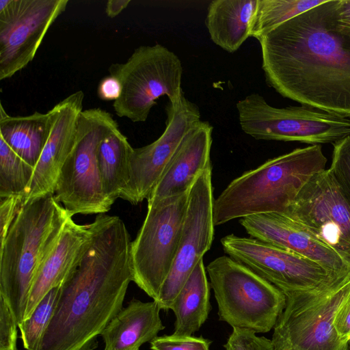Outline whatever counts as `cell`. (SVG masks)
Instances as JSON below:
<instances>
[{"label":"cell","mask_w":350,"mask_h":350,"mask_svg":"<svg viewBox=\"0 0 350 350\" xmlns=\"http://www.w3.org/2000/svg\"><path fill=\"white\" fill-rule=\"evenodd\" d=\"M225 254L275 286L284 293L329 286L350 276L331 271L292 251L254 238L230 234L221 239Z\"/></svg>","instance_id":"obj_11"},{"label":"cell","mask_w":350,"mask_h":350,"mask_svg":"<svg viewBox=\"0 0 350 350\" xmlns=\"http://www.w3.org/2000/svg\"><path fill=\"white\" fill-rule=\"evenodd\" d=\"M130 0H109L106 3L105 12L109 18H114L120 14L128 5Z\"/></svg>","instance_id":"obj_36"},{"label":"cell","mask_w":350,"mask_h":350,"mask_svg":"<svg viewBox=\"0 0 350 350\" xmlns=\"http://www.w3.org/2000/svg\"><path fill=\"white\" fill-rule=\"evenodd\" d=\"M156 301L133 299L112 319L101 336L104 350H139L164 329Z\"/></svg>","instance_id":"obj_20"},{"label":"cell","mask_w":350,"mask_h":350,"mask_svg":"<svg viewBox=\"0 0 350 350\" xmlns=\"http://www.w3.org/2000/svg\"><path fill=\"white\" fill-rule=\"evenodd\" d=\"M224 347L226 350H275L271 340L239 328H233Z\"/></svg>","instance_id":"obj_30"},{"label":"cell","mask_w":350,"mask_h":350,"mask_svg":"<svg viewBox=\"0 0 350 350\" xmlns=\"http://www.w3.org/2000/svg\"><path fill=\"white\" fill-rule=\"evenodd\" d=\"M69 215L49 195L21 208L0 246V297L18 325L25 320L33 281L55 247Z\"/></svg>","instance_id":"obj_3"},{"label":"cell","mask_w":350,"mask_h":350,"mask_svg":"<svg viewBox=\"0 0 350 350\" xmlns=\"http://www.w3.org/2000/svg\"><path fill=\"white\" fill-rule=\"evenodd\" d=\"M330 170L350 202V135L333 144Z\"/></svg>","instance_id":"obj_28"},{"label":"cell","mask_w":350,"mask_h":350,"mask_svg":"<svg viewBox=\"0 0 350 350\" xmlns=\"http://www.w3.org/2000/svg\"><path fill=\"white\" fill-rule=\"evenodd\" d=\"M283 213L350 265V202L330 168L314 175Z\"/></svg>","instance_id":"obj_12"},{"label":"cell","mask_w":350,"mask_h":350,"mask_svg":"<svg viewBox=\"0 0 350 350\" xmlns=\"http://www.w3.org/2000/svg\"><path fill=\"white\" fill-rule=\"evenodd\" d=\"M189 191L148 207L131 242L133 282L156 301L175 260L187 207Z\"/></svg>","instance_id":"obj_10"},{"label":"cell","mask_w":350,"mask_h":350,"mask_svg":"<svg viewBox=\"0 0 350 350\" xmlns=\"http://www.w3.org/2000/svg\"><path fill=\"white\" fill-rule=\"evenodd\" d=\"M0 203V243L5 239L10 228L23 205L22 197L12 196L1 198Z\"/></svg>","instance_id":"obj_32"},{"label":"cell","mask_w":350,"mask_h":350,"mask_svg":"<svg viewBox=\"0 0 350 350\" xmlns=\"http://www.w3.org/2000/svg\"><path fill=\"white\" fill-rule=\"evenodd\" d=\"M34 169L0 137V198L22 197L24 203L30 190Z\"/></svg>","instance_id":"obj_26"},{"label":"cell","mask_w":350,"mask_h":350,"mask_svg":"<svg viewBox=\"0 0 350 350\" xmlns=\"http://www.w3.org/2000/svg\"><path fill=\"white\" fill-rule=\"evenodd\" d=\"M117 126L112 115L100 108L81 113L77 144L61 169L53 194L70 217L103 214L111 208L103 191L96 154L102 139Z\"/></svg>","instance_id":"obj_9"},{"label":"cell","mask_w":350,"mask_h":350,"mask_svg":"<svg viewBox=\"0 0 350 350\" xmlns=\"http://www.w3.org/2000/svg\"><path fill=\"white\" fill-rule=\"evenodd\" d=\"M109 72L122 86L113 109L118 117L133 122H145L161 96L174 103L184 94L181 62L160 44L137 47L126 62L112 64Z\"/></svg>","instance_id":"obj_7"},{"label":"cell","mask_w":350,"mask_h":350,"mask_svg":"<svg viewBox=\"0 0 350 350\" xmlns=\"http://www.w3.org/2000/svg\"><path fill=\"white\" fill-rule=\"evenodd\" d=\"M267 84L284 98L350 118V38L334 0L280 25L260 41Z\"/></svg>","instance_id":"obj_1"},{"label":"cell","mask_w":350,"mask_h":350,"mask_svg":"<svg viewBox=\"0 0 350 350\" xmlns=\"http://www.w3.org/2000/svg\"><path fill=\"white\" fill-rule=\"evenodd\" d=\"M350 294V276L321 289L284 293V310L273 327L275 350H349L334 325Z\"/></svg>","instance_id":"obj_6"},{"label":"cell","mask_w":350,"mask_h":350,"mask_svg":"<svg viewBox=\"0 0 350 350\" xmlns=\"http://www.w3.org/2000/svg\"><path fill=\"white\" fill-rule=\"evenodd\" d=\"M83 99L84 93L79 90L50 109L53 120L51 133L35 167L30 190L23 204L54 194L61 169L78 142V122Z\"/></svg>","instance_id":"obj_16"},{"label":"cell","mask_w":350,"mask_h":350,"mask_svg":"<svg viewBox=\"0 0 350 350\" xmlns=\"http://www.w3.org/2000/svg\"><path fill=\"white\" fill-rule=\"evenodd\" d=\"M334 325L339 338L348 342L350 338V294L338 310Z\"/></svg>","instance_id":"obj_33"},{"label":"cell","mask_w":350,"mask_h":350,"mask_svg":"<svg viewBox=\"0 0 350 350\" xmlns=\"http://www.w3.org/2000/svg\"><path fill=\"white\" fill-rule=\"evenodd\" d=\"M206 270L219 321L255 333L273 328L286 301L281 290L226 255L214 259Z\"/></svg>","instance_id":"obj_5"},{"label":"cell","mask_w":350,"mask_h":350,"mask_svg":"<svg viewBox=\"0 0 350 350\" xmlns=\"http://www.w3.org/2000/svg\"><path fill=\"white\" fill-rule=\"evenodd\" d=\"M61 286L51 289L35 308L30 317L18 325L26 350H38L41 340L54 314Z\"/></svg>","instance_id":"obj_27"},{"label":"cell","mask_w":350,"mask_h":350,"mask_svg":"<svg viewBox=\"0 0 350 350\" xmlns=\"http://www.w3.org/2000/svg\"><path fill=\"white\" fill-rule=\"evenodd\" d=\"M212 167L197 176L189 191L187 207L178 252L157 299L161 310H169L193 269L211 248L214 235Z\"/></svg>","instance_id":"obj_14"},{"label":"cell","mask_w":350,"mask_h":350,"mask_svg":"<svg viewBox=\"0 0 350 350\" xmlns=\"http://www.w3.org/2000/svg\"><path fill=\"white\" fill-rule=\"evenodd\" d=\"M50 111L11 116L0 107V137L24 161L36 167L52 127Z\"/></svg>","instance_id":"obj_22"},{"label":"cell","mask_w":350,"mask_h":350,"mask_svg":"<svg viewBox=\"0 0 350 350\" xmlns=\"http://www.w3.org/2000/svg\"><path fill=\"white\" fill-rule=\"evenodd\" d=\"M68 0H0V80L31 62Z\"/></svg>","instance_id":"obj_13"},{"label":"cell","mask_w":350,"mask_h":350,"mask_svg":"<svg viewBox=\"0 0 350 350\" xmlns=\"http://www.w3.org/2000/svg\"><path fill=\"white\" fill-rule=\"evenodd\" d=\"M320 144L270 159L231 181L214 200L215 226L266 213H284L310 179L325 170Z\"/></svg>","instance_id":"obj_4"},{"label":"cell","mask_w":350,"mask_h":350,"mask_svg":"<svg viewBox=\"0 0 350 350\" xmlns=\"http://www.w3.org/2000/svg\"><path fill=\"white\" fill-rule=\"evenodd\" d=\"M133 149L119 126L108 132L98 145L96 157L102 189L112 204L129 183Z\"/></svg>","instance_id":"obj_24"},{"label":"cell","mask_w":350,"mask_h":350,"mask_svg":"<svg viewBox=\"0 0 350 350\" xmlns=\"http://www.w3.org/2000/svg\"><path fill=\"white\" fill-rule=\"evenodd\" d=\"M211 341L202 336H157L150 342L151 350H210Z\"/></svg>","instance_id":"obj_29"},{"label":"cell","mask_w":350,"mask_h":350,"mask_svg":"<svg viewBox=\"0 0 350 350\" xmlns=\"http://www.w3.org/2000/svg\"><path fill=\"white\" fill-rule=\"evenodd\" d=\"M17 327L12 311L0 297V350H17Z\"/></svg>","instance_id":"obj_31"},{"label":"cell","mask_w":350,"mask_h":350,"mask_svg":"<svg viewBox=\"0 0 350 350\" xmlns=\"http://www.w3.org/2000/svg\"><path fill=\"white\" fill-rule=\"evenodd\" d=\"M326 0H258L250 26V37L258 42L280 25Z\"/></svg>","instance_id":"obj_25"},{"label":"cell","mask_w":350,"mask_h":350,"mask_svg":"<svg viewBox=\"0 0 350 350\" xmlns=\"http://www.w3.org/2000/svg\"><path fill=\"white\" fill-rule=\"evenodd\" d=\"M239 222L252 238L306 256L334 273H350V265L335 251L285 213L257 214Z\"/></svg>","instance_id":"obj_17"},{"label":"cell","mask_w":350,"mask_h":350,"mask_svg":"<svg viewBox=\"0 0 350 350\" xmlns=\"http://www.w3.org/2000/svg\"><path fill=\"white\" fill-rule=\"evenodd\" d=\"M242 131L256 139L317 145L350 135V119L308 105L278 108L252 93L237 102Z\"/></svg>","instance_id":"obj_8"},{"label":"cell","mask_w":350,"mask_h":350,"mask_svg":"<svg viewBox=\"0 0 350 350\" xmlns=\"http://www.w3.org/2000/svg\"><path fill=\"white\" fill-rule=\"evenodd\" d=\"M334 12L338 28L350 38V0H334Z\"/></svg>","instance_id":"obj_34"},{"label":"cell","mask_w":350,"mask_h":350,"mask_svg":"<svg viewBox=\"0 0 350 350\" xmlns=\"http://www.w3.org/2000/svg\"><path fill=\"white\" fill-rule=\"evenodd\" d=\"M213 129L200 120L189 130L148 196V207L188 192L198 174L211 165Z\"/></svg>","instance_id":"obj_18"},{"label":"cell","mask_w":350,"mask_h":350,"mask_svg":"<svg viewBox=\"0 0 350 350\" xmlns=\"http://www.w3.org/2000/svg\"><path fill=\"white\" fill-rule=\"evenodd\" d=\"M90 238L89 224L81 225L68 218L55 247L34 278L25 320L51 289L62 284L83 254Z\"/></svg>","instance_id":"obj_19"},{"label":"cell","mask_w":350,"mask_h":350,"mask_svg":"<svg viewBox=\"0 0 350 350\" xmlns=\"http://www.w3.org/2000/svg\"><path fill=\"white\" fill-rule=\"evenodd\" d=\"M122 86L116 77L109 75L103 78L98 86V96L103 100H116L121 94Z\"/></svg>","instance_id":"obj_35"},{"label":"cell","mask_w":350,"mask_h":350,"mask_svg":"<svg viewBox=\"0 0 350 350\" xmlns=\"http://www.w3.org/2000/svg\"><path fill=\"white\" fill-rule=\"evenodd\" d=\"M165 128L152 143L133 148L129 183L120 198L133 204L148 199L166 165L189 130L200 120L196 104L183 94L165 107Z\"/></svg>","instance_id":"obj_15"},{"label":"cell","mask_w":350,"mask_h":350,"mask_svg":"<svg viewBox=\"0 0 350 350\" xmlns=\"http://www.w3.org/2000/svg\"><path fill=\"white\" fill-rule=\"evenodd\" d=\"M349 345L350 347V338H349Z\"/></svg>","instance_id":"obj_37"},{"label":"cell","mask_w":350,"mask_h":350,"mask_svg":"<svg viewBox=\"0 0 350 350\" xmlns=\"http://www.w3.org/2000/svg\"><path fill=\"white\" fill-rule=\"evenodd\" d=\"M258 0H214L207 8L205 24L211 40L224 51H237L250 37V26Z\"/></svg>","instance_id":"obj_21"},{"label":"cell","mask_w":350,"mask_h":350,"mask_svg":"<svg viewBox=\"0 0 350 350\" xmlns=\"http://www.w3.org/2000/svg\"><path fill=\"white\" fill-rule=\"evenodd\" d=\"M87 247L61 285L38 350H93L97 338L123 308L133 281L131 241L118 216L98 214Z\"/></svg>","instance_id":"obj_2"},{"label":"cell","mask_w":350,"mask_h":350,"mask_svg":"<svg viewBox=\"0 0 350 350\" xmlns=\"http://www.w3.org/2000/svg\"><path fill=\"white\" fill-rule=\"evenodd\" d=\"M170 309L176 317L174 335L192 336L206 321L211 306L203 259L193 269Z\"/></svg>","instance_id":"obj_23"}]
</instances>
